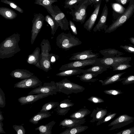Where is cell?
<instances>
[{
    "label": "cell",
    "instance_id": "obj_30",
    "mask_svg": "<svg viewBox=\"0 0 134 134\" xmlns=\"http://www.w3.org/2000/svg\"><path fill=\"white\" fill-rule=\"evenodd\" d=\"M81 69L74 68L65 70L57 74L56 75L59 76L67 77L81 74Z\"/></svg>",
    "mask_w": 134,
    "mask_h": 134
},
{
    "label": "cell",
    "instance_id": "obj_21",
    "mask_svg": "<svg viewBox=\"0 0 134 134\" xmlns=\"http://www.w3.org/2000/svg\"><path fill=\"white\" fill-rule=\"evenodd\" d=\"M126 72L116 74L112 76L108 77L104 80H99V81L102 84V86H105L118 81H122L125 77L121 78V77Z\"/></svg>",
    "mask_w": 134,
    "mask_h": 134
},
{
    "label": "cell",
    "instance_id": "obj_12",
    "mask_svg": "<svg viewBox=\"0 0 134 134\" xmlns=\"http://www.w3.org/2000/svg\"><path fill=\"white\" fill-rule=\"evenodd\" d=\"M96 59L75 60L63 65L59 68V70L63 71L72 69L81 68L86 66L95 65L97 63Z\"/></svg>",
    "mask_w": 134,
    "mask_h": 134
},
{
    "label": "cell",
    "instance_id": "obj_31",
    "mask_svg": "<svg viewBox=\"0 0 134 134\" xmlns=\"http://www.w3.org/2000/svg\"><path fill=\"white\" fill-rule=\"evenodd\" d=\"M91 112V111L87 109L82 108L72 114L70 117L72 119H82L90 114Z\"/></svg>",
    "mask_w": 134,
    "mask_h": 134
},
{
    "label": "cell",
    "instance_id": "obj_15",
    "mask_svg": "<svg viewBox=\"0 0 134 134\" xmlns=\"http://www.w3.org/2000/svg\"><path fill=\"white\" fill-rule=\"evenodd\" d=\"M108 8L106 4L103 8L102 14L97 23L93 28V31L94 32L100 31L101 30L105 31L108 28L106 25V21L108 15Z\"/></svg>",
    "mask_w": 134,
    "mask_h": 134
},
{
    "label": "cell",
    "instance_id": "obj_44",
    "mask_svg": "<svg viewBox=\"0 0 134 134\" xmlns=\"http://www.w3.org/2000/svg\"><path fill=\"white\" fill-rule=\"evenodd\" d=\"M14 129L16 131L17 134H25L26 132L25 130L22 125H14L13 126Z\"/></svg>",
    "mask_w": 134,
    "mask_h": 134
},
{
    "label": "cell",
    "instance_id": "obj_32",
    "mask_svg": "<svg viewBox=\"0 0 134 134\" xmlns=\"http://www.w3.org/2000/svg\"><path fill=\"white\" fill-rule=\"evenodd\" d=\"M44 21L50 26L51 29V34L54 36L59 26L58 25L53 17L48 15L44 17Z\"/></svg>",
    "mask_w": 134,
    "mask_h": 134
},
{
    "label": "cell",
    "instance_id": "obj_6",
    "mask_svg": "<svg viewBox=\"0 0 134 134\" xmlns=\"http://www.w3.org/2000/svg\"><path fill=\"white\" fill-rule=\"evenodd\" d=\"M56 84L59 87V92L67 95L81 92L85 90V88L83 86L72 82L66 78L60 81L56 82Z\"/></svg>",
    "mask_w": 134,
    "mask_h": 134
},
{
    "label": "cell",
    "instance_id": "obj_26",
    "mask_svg": "<svg viewBox=\"0 0 134 134\" xmlns=\"http://www.w3.org/2000/svg\"><path fill=\"white\" fill-rule=\"evenodd\" d=\"M88 128L87 126L80 125L68 128L60 134H76L83 132Z\"/></svg>",
    "mask_w": 134,
    "mask_h": 134
},
{
    "label": "cell",
    "instance_id": "obj_43",
    "mask_svg": "<svg viewBox=\"0 0 134 134\" xmlns=\"http://www.w3.org/2000/svg\"><path fill=\"white\" fill-rule=\"evenodd\" d=\"M112 7L115 11L119 13L124 12L126 9L118 3H114L112 4Z\"/></svg>",
    "mask_w": 134,
    "mask_h": 134
},
{
    "label": "cell",
    "instance_id": "obj_38",
    "mask_svg": "<svg viewBox=\"0 0 134 134\" xmlns=\"http://www.w3.org/2000/svg\"><path fill=\"white\" fill-rule=\"evenodd\" d=\"M84 0H65L64 7L72 9Z\"/></svg>",
    "mask_w": 134,
    "mask_h": 134
},
{
    "label": "cell",
    "instance_id": "obj_51",
    "mask_svg": "<svg viewBox=\"0 0 134 134\" xmlns=\"http://www.w3.org/2000/svg\"><path fill=\"white\" fill-rule=\"evenodd\" d=\"M49 57L51 63L53 64L58 59L59 56L57 55L50 53Z\"/></svg>",
    "mask_w": 134,
    "mask_h": 134
},
{
    "label": "cell",
    "instance_id": "obj_41",
    "mask_svg": "<svg viewBox=\"0 0 134 134\" xmlns=\"http://www.w3.org/2000/svg\"><path fill=\"white\" fill-rule=\"evenodd\" d=\"M123 85H126L134 83V75H130L125 77L121 81Z\"/></svg>",
    "mask_w": 134,
    "mask_h": 134
},
{
    "label": "cell",
    "instance_id": "obj_57",
    "mask_svg": "<svg viewBox=\"0 0 134 134\" xmlns=\"http://www.w3.org/2000/svg\"><path fill=\"white\" fill-rule=\"evenodd\" d=\"M133 46L134 47V46L133 45Z\"/></svg>",
    "mask_w": 134,
    "mask_h": 134
},
{
    "label": "cell",
    "instance_id": "obj_7",
    "mask_svg": "<svg viewBox=\"0 0 134 134\" xmlns=\"http://www.w3.org/2000/svg\"><path fill=\"white\" fill-rule=\"evenodd\" d=\"M131 60V57L120 56L97 58V63L96 64L109 66L112 68L121 63H129Z\"/></svg>",
    "mask_w": 134,
    "mask_h": 134
},
{
    "label": "cell",
    "instance_id": "obj_13",
    "mask_svg": "<svg viewBox=\"0 0 134 134\" xmlns=\"http://www.w3.org/2000/svg\"><path fill=\"white\" fill-rule=\"evenodd\" d=\"M99 56L98 53H93L91 50H87L73 53L69 60H78L95 59L97 58Z\"/></svg>",
    "mask_w": 134,
    "mask_h": 134
},
{
    "label": "cell",
    "instance_id": "obj_14",
    "mask_svg": "<svg viewBox=\"0 0 134 134\" xmlns=\"http://www.w3.org/2000/svg\"><path fill=\"white\" fill-rule=\"evenodd\" d=\"M51 93H42L40 94L29 95L25 96H22L18 99V102L21 105L32 104L38 100L47 97L50 95H53Z\"/></svg>",
    "mask_w": 134,
    "mask_h": 134
},
{
    "label": "cell",
    "instance_id": "obj_18",
    "mask_svg": "<svg viewBox=\"0 0 134 134\" xmlns=\"http://www.w3.org/2000/svg\"><path fill=\"white\" fill-rule=\"evenodd\" d=\"M34 74L29 71L24 69H17L12 71L10 75L13 77L22 80L28 78Z\"/></svg>",
    "mask_w": 134,
    "mask_h": 134
},
{
    "label": "cell",
    "instance_id": "obj_37",
    "mask_svg": "<svg viewBox=\"0 0 134 134\" xmlns=\"http://www.w3.org/2000/svg\"><path fill=\"white\" fill-rule=\"evenodd\" d=\"M110 112L108 113L106 116L99 120L97 123L96 125L98 126L101 124L106 122L114 118L117 114L116 113H111Z\"/></svg>",
    "mask_w": 134,
    "mask_h": 134
},
{
    "label": "cell",
    "instance_id": "obj_4",
    "mask_svg": "<svg viewBox=\"0 0 134 134\" xmlns=\"http://www.w3.org/2000/svg\"><path fill=\"white\" fill-rule=\"evenodd\" d=\"M129 5L125 12L114 21L105 31V33H110L122 26L132 16L134 13V0H130Z\"/></svg>",
    "mask_w": 134,
    "mask_h": 134
},
{
    "label": "cell",
    "instance_id": "obj_52",
    "mask_svg": "<svg viewBox=\"0 0 134 134\" xmlns=\"http://www.w3.org/2000/svg\"><path fill=\"white\" fill-rule=\"evenodd\" d=\"M130 0H115L116 1L120 4L125 5L129 2Z\"/></svg>",
    "mask_w": 134,
    "mask_h": 134
},
{
    "label": "cell",
    "instance_id": "obj_59",
    "mask_svg": "<svg viewBox=\"0 0 134 134\" xmlns=\"http://www.w3.org/2000/svg\"></svg>",
    "mask_w": 134,
    "mask_h": 134
},
{
    "label": "cell",
    "instance_id": "obj_34",
    "mask_svg": "<svg viewBox=\"0 0 134 134\" xmlns=\"http://www.w3.org/2000/svg\"><path fill=\"white\" fill-rule=\"evenodd\" d=\"M58 102H50L44 104L40 111H48V110L57 107L59 105Z\"/></svg>",
    "mask_w": 134,
    "mask_h": 134
},
{
    "label": "cell",
    "instance_id": "obj_27",
    "mask_svg": "<svg viewBox=\"0 0 134 134\" xmlns=\"http://www.w3.org/2000/svg\"><path fill=\"white\" fill-rule=\"evenodd\" d=\"M55 123L56 122L53 120L46 125H40L35 130L39 131V134H51L52 128Z\"/></svg>",
    "mask_w": 134,
    "mask_h": 134
},
{
    "label": "cell",
    "instance_id": "obj_55",
    "mask_svg": "<svg viewBox=\"0 0 134 134\" xmlns=\"http://www.w3.org/2000/svg\"><path fill=\"white\" fill-rule=\"evenodd\" d=\"M2 113V112L0 111V121H2L4 119Z\"/></svg>",
    "mask_w": 134,
    "mask_h": 134
},
{
    "label": "cell",
    "instance_id": "obj_49",
    "mask_svg": "<svg viewBox=\"0 0 134 134\" xmlns=\"http://www.w3.org/2000/svg\"><path fill=\"white\" fill-rule=\"evenodd\" d=\"M116 134H134V126L123 130L114 133Z\"/></svg>",
    "mask_w": 134,
    "mask_h": 134
},
{
    "label": "cell",
    "instance_id": "obj_29",
    "mask_svg": "<svg viewBox=\"0 0 134 134\" xmlns=\"http://www.w3.org/2000/svg\"><path fill=\"white\" fill-rule=\"evenodd\" d=\"M98 75V74H96L85 72L83 73L82 74L80 75H77V77H79L80 80L83 82H94L98 80V79L94 78Z\"/></svg>",
    "mask_w": 134,
    "mask_h": 134
},
{
    "label": "cell",
    "instance_id": "obj_25",
    "mask_svg": "<svg viewBox=\"0 0 134 134\" xmlns=\"http://www.w3.org/2000/svg\"><path fill=\"white\" fill-rule=\"evenodd\" d=\"M92 4L89 0H84L78 5L74 7L75 9L78 11L80 14L86 18L87 16L86 9L88 5Z\"/></svg>",
    "mask_w": 134,
    "mask_h": 134
},
{
    "label": "cell",
    "instance_id": "obj_56",
    "mask_svg": "<svg viewBox=\"0 0 134 134\" xmlns=\"http://www.w3.org/2000/svg\"><path fill=\"white\" fill-rule=\"evenodd\" d=\"M129 40L130 42L134 45V37H132L129 38Z\"/></svg>",
    "mask_w": 134,
    "mask_h": 134
},
{
    "label": "cell",
    "instance_id": "obj_22",
    "mask_svg": "<svg viewBox=\"0 0 134 134\" xmlns=\"http://www.w3.org/2000/svg\"><path fill=\"white\" fill-rule=\"evenodd\" d=\"M0 15L7 20H11L15 19L17 15L15 11L7 7H0Z\"/></svg>",
    "mask_w": 134,
    "mask_h": 134
},
{
    "label": "cell",
    "instance_id": "obj_11",
    "mask_svg": "<svg viewBox=\"0 0 134 134\" xmlns=\"http://www.w3.org/2000/svg\"><path fill=\"white\" fill-rule=\"evenodd\" d=\"M42 82L36 76L33 75L30 77L16 83L14 88H35L42 85Z\"/></svg>",
    "mask_w": 134,
    "mask_h": 134
},
{
    "label": "cell",
    "instance_id": "obj_36",
    "mask_svg": "<svg viewBox=\"0 0 134 134\" xmlns=\"http://www.w3.org/2000/svg\"><path fill=\"white\" fill-rule=\"evenodd\" d=\"M57 1V0H35L34 3L42 6L45 8Z\"/></svg>",
    "mask_w": 134,
    "mask_h": 134
},
{
    "label": "cell",
    "instance_id": "obj_1",
    "mask_svg": "<svg viewBox=\"0 0 134 134\" xmlns=\"http://www.w3.org/2000/svg\"><path fill=\"white\" fill-rule=\"evenodd\" d=\"M20 35L15 33L6 38L0 44V58H8L20 52L19 43Z\"/></svg>",
    "mask_w": 134,
    "mask_h": 134
},
{
    "label": "cell",
    "instance_id": "obj_39",
    "mask_svg": "<svg viewBox=\"0 0 134 134\" xmlns=\"http://www.w3.org/2000/svg\"><path fill=\"white\" fill-rule=\"evenodd\" d=\"M132 66L129 63H121L112 68L113 71H121L127 69Z\"/></svg>",
    "mask_w": 134,
    "mask_h": 134
},
{
    "label": "cell",
    "instance_id": "obj_47",
    "mask_svg": "<svg viewBox=\"0 0 134 134\" xmlns=\"http://www.w3.org/2000/svg\"><path fill=\"white\" fill-rule=\"evenodd\" d=\"M5 105V94L2 90L0 88V107L4 108Z\"/></svg>",
    "mask_w": 134,
    "mask_h": 134
},
{
    "label": "cell",
    "instance_id": "obj_16",
    "mask_svg": "<svg viewBox=\"0 0 134 134\" xmlns=\"http://www.w3.org/2000/svg\"><path fill=\"white\" fill-rule=\"evenodd\" d=\"M101 2L96 4L94 11L83 25L84 28L90 32L93 27L96 20L99 11Z\"/></svg>",
    "mask_w": 134,
    "mask_h": 134
},
{
    "label": "cell",
    "instance_id": "obj_10",
    "mask_svg": "<svg viewBox=\"0 0 134 134\" xmlns=\"http://www.w3.org/2000/svg\"><path fill=\"white\" fill-rule=\"evenodd\" d=\"M134 121V117L126 114L119 116L110 123L108 126H112L109 129L111 131L120 128L127 125Z\"/></svg>",
    "mask_w": 134,
    "mask_h": 134
},
{
    "label": "cell",
    "instance_id": "obj_35",
    "mask_svg": "<svg viewBox=\"0 0 134 134\" xmlns=\"http://www.w3.org/2000/svg\"><path fill=\"white\" fill-rule=\"evenodd\" d=\"M1 2L9 5L11 7L20 13L24 12L23 10L18 6L15 2L9 0H1Z\"/></svg>",
    "mask_w": 134,
    "mask_h": 134
},
{
    "label": "cell",
    "instance_id": "obj_58",
    "mask_svg": "<svg viewBox=\"0 0 134 134\" xmlns=\"http://www.w3.org/2000/svg\"></svg>",
    "mask_w": 134,
    "mask_h": 134
},
{
    "label": "cell",
    "instance_id": "obj_28",
    "mask_svg": "<svg viewBox=\"0 0 134 134\" xmlns=\"http://www.w3.org/2000/svg\"><path fill=\"white\" fill-rule=\"evenodd\" d=\"M40 51V48L36 47L33 52L29 55L27 60V63L36 66L39 60Z\"/></svg>",
    "mask_w": 134,
    "mask_h": 134
},
{
    "label": "cell",
    "instance_id": "obj_33",
    "mask_svg": "<svg viewBox=\"0 0 134 134\" xmlns=\"http://www.w3.org/2000/svg\"><path fill=\"white\" fill-rule=\"evenodd\" d=\"M70 13L73 17V20L77 22H80L81 24L83 23L86 18L82 16L80 13L76 10H71Z\"/></svg>",
    "mask_w": 134,
    "mask_h": 134
},
{
    "label": "cell",
    "instance_id": "obj_42",
    "mask_svg": "<svg viewBox=\"0 0 134 134\" xmlns=\"http://www.w3.org/2000/svg\"><path fill=\"white\" fill-rule=\"evenodd\" d=\"M104 92L105 94L113 95H117L123 93V92L120 90L116 89H111L105 90Z\"/></svg>",
    "mask_w": 134,
    "mask_h": 134
},
{
    "label": "cell",
    "instance_id": "obj_2",
    "mask_svg": "<svg viewBox=\"0 0 134 134\" xmlns=\"http://www.w3.org/2000/svg\"><path fill=\"white\" fill-rule=\"evenodd\" d=\"M41 53L36 66L47 72L52 69L49 53L51 50V45L47 39H44L41 42Z\"/></svg>",
    "mask_w": 134,
    "mask_h": 134
},
{
    "label": "cell",
    "instance_id": "obj_17",
    "mask_svg": "<svg viewBox=\"0 0 134 134\" xmlns=\"http://www.w3.org/2000/svg\"><path fill=\"white\" fill-rule=\"evenodd\" d=\"M85 119L65 118L61 121L59 126L63 127L69 128L81 125L85 123Z\"/></svg>",
    "mask_w": 134,
    "mask_h": 134
},
{
    "label": "cell",
    "instance_id": "obj_9",
    "mask_svg": "<svg viewBox=\"0 0 134 134\" xmlns=\"http://www.w3.org/2000/svg\"><path fill=\"white\" fill-rule=\"evenodd\" d=\"M59 88L54 81L44 83L43 86H40L32 90L28 95L40 94L42 93H51L56 94L59 92Z\"/></svg>",
    "mask_w": 134,
    "mask_h": 134
},
{
    "label": "cell",
    "instance_id": "obj_24",
    "mask_svg": "<svg viewBox=\"0 0 134 134\" xmlns=\"http://www.w3.org/2000/svg\"><path fill=\"white\" fill-rule=\"evenodd\" d=\"M99 52L104 58L120 56L124 54L122 52L114 48H108L100 50Z\"/></svg>",
    "mask_w": 134,
    "mask_h": 134
},
{
    "label": "cell",
    "instance_id": "obj_45",
    "mask_svg": "<svg viewBox=\"0 0 134 134\" xmlns=\"http://www.w3.org/2000/svg\"><path fill=\"white\" fill-rule=\"evenodd\" d=\"M70 109V107L61 108L57 107L56 108V111L58 115H65Z\"/></svg>",
    "mask_w": 134,
    "mask_h": 134
},
{
    "label": "cell",
    "instance_id": "obj_40",
    "mask_svg": "<svg viewBox=\"0 0 134 134\" xmlns=\"http://www.w3.org/2000/svg\"><path fill=\"white\" fill-rule=\"evenodd\" d=\"M74 105V104L71 102V100L67 99L61 101L57 107L61 108L70 107Z\"/></svg>",
    "mask_w": 134,
    "mask_h": 134
},
{
    "label": "cell",
    "instance_id": "obj_5",
    "mask_svg": "<svg viewBox=\"0 0 134 134\" xmlns=\"http://www.w3.org/2000/svg\"><path fill=\"white\" fill-rule=\"evenodd\" d=\"M62 30H69V23L65 14L56 5H51L45 8Z\"/></svg>",
    "mask_w": 134,
    "mask_h": 134
},
{
    "label": "cell",
    "instance_id": "obj_48",
    "mask_svg": "<svg viewBox=\"0 0 134 134\" xmlns=\"http://www.w3.org/2000/svg\"><path fill=\"white\" fill-rule=\"evenodd\" d=\"M89 101L95 103H98L104 102V100L101 98L98 97L92 96L88 98Z\"/></svg>",
    "mask_w": 134,
    "mask_h": 134
},
{
    "label": "cell",
    "instance_id": "obj_19",
    "mask_svg": "<svg viewBox=\"0 0 134 134\" xmlns=\"http://www.w3.org/2000/svg\"><path fill=\"white\" fill-rule=\"evenodd\" d=\"M107 113L108 111L106 109L97 107L96 109H93L91 114V117L92 118V119L90 122L93 123L98 121L106 116Z\"/></svg>",
    "mask_w": 134,
    "mask_h": 134
},
{
    "label": "cell",
    "instance_id": "obj_3",
    "mask_svg": "<svg viewBox=\"0 0 134 134\" xmlns=\"http://www.w3.org/2000/svg\"><path fill=\"white\" fill-rule=\"evenodd\" d=\"M56 41L57 46L65 51L69 50L82 43L78 38L72 35L70 32L68 33L62 32L57 36Z\"/></svg>",
    "mask_w": 134,
    "mask_h": 134
},
{
    "label": "cell",
    "instance_id": "obj_50",
    "mask_svg": "<svg viewBox=\"0 0 134 134\" xmlns=\"http://www.w3.org/2000/svg\"><path fill=\"white\" fill-rule=\"evenodd\" d=\"M69 25L72 33L75 35L77 34V28L74 23L71 20L69 21Z\"/></svg>",
    "mask_w": 134,
    "mask_h": 134
},
{
    "label": "cell",
    "instance_id": "obj_53",
    "mask_svg": "<svg viewBox=\"0 0 134 134\" xmlns=\"http://www.w3.org/2000/svg\"><path fill=\"white\" fill-rule=\"evenodd\" d=\"M3 125L2 122L0 121V133H5L6 132L3 130Z\"/></svg>",
    "mask_w": 134,
    "mask_h": 134
},
{
    "label": "cell",
    "instance_id": "obj_23",
    "mask_svg": "<svg viewBox=\"0 0 134 134\" xmlns=\"http://www.w3.org/2000/svg\"><path fill=\"white\" fill-rule=\"evenodd\" d=\"M51 116V114L48 111H40L32 116L29 120V121L34 124H38L39 121L44 118H48Z\"/></svg>",
    "mask_w": 134,
    "mask_h": 134
},
{
    "label": "cell",
    "instance_id": "obj_8",
    "mask_svg": "<svg viewBox=\"0 0 134 134\" xmlns=\"http://www.w3.org/2000/svg\"><path fill=\"white\" fill-rule=\"evenodd\" d=\"M44 16L42 14L38 13L34 14V17L32 20V27L31 30V43L32 44L39 33L42 28Z\"/></svg>",
    "mask_w": 134,
    "mask_h": 134
},
{
    "label": "cell",
    "instance_id": "obj_54",
    "mask_svg": "<svg viewBox=\"0 0 134 134\" xmlns=\"http://www.w3.org/2000/svg\"><path fill=\"white\" fill-rule=\"evenodd\" d=\"M93 4H96L101 2L102 1L104 0H89Z\"/></svg>",
    "mask_w": 134,
    "mask_h": 134
},
{
    "label": "cell",
    "instance_id": "obj_20",
    "mask_svg": "<svg viewBox=\"0 0 134 134\" xmlns=\"http://www.w3.org/2000/svg\"><path fill=\"white\" fill-rule=\"evenodd\" d=\"M110 67L109 66L96 64L92 65V67L87 69L83 70L81 69V71L82 73L90 72L99 75L107 70Z\"/></svg>",
    "mask_w": 134,
    "mask_h": 134
},
{
    "label": "cell",
    "instance_id": "obj_46",
    "mask_svg": "<svg viewBox=\"0 0 134 134\" xmlns=\"http://www.w3.org/2000/svg\"><path fill=\"white\" fill-rule=\"evenodd\" d=\"M120 47L126 52L134 54V47L133 45L130 44L129 45H121Z\"/></svg>",
    "mask_w": 134,
    "mask_h": 134
}]
</instances>
